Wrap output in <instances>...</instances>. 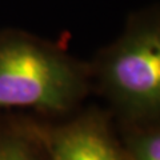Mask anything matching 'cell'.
Here are the masks:
<instances>
[{
    "mask_svg": "<svg viewBox=\"0 0 160 160\" xmlns=\"http://www.w3.org/2000/svg\"><path fill=\"white\" fill-rule=\"evenodd\" d=\"M28 129L43 146L48 160H127L109 113L96 108L62 126Z\"/></svg>",
    "mask_w": 160,
    "mask_h": 160,
    "instance_id": "obj_3",
    "label": "cell"
},
{
    "mask_svg": "<svg viewBox=\"0 0 160 160\" xmlns=\"http://www.w3.org/2000/svg\"><path fill=\"white\" fill-rule=\"evenodd\" d=\"M91 75L124 127L159 122L160 4L128 18L91 64Z\"/></svg>",
    "mask_w": 160,
    "mask_h": 160,
    "instance_id": "obj_1",
    "label": "cell"
},
{
    "mask_svg": "<svg viewBox=\"0 0 160 160\" xmlns=\"http://www.w3.org/2000/svg\"><path fill=\"white\" fill-rule=\"evenodd\" d=\"M91 66L27 35L0 40V108L66 113L91 88Z\"/></svg>",
    "mask_w": 160,
    "mask_h": 160,
    "instance_id": "obj_2",
    "label": "cell"
},
{
    "mask_svg": "<svg viewBox=\"0 0 160 160\" xmlns=\"http://www.w3.org/2000/svg\"><path fill=\"white\" fill-rule=\"evenodd\" d=\"M0 160H48V156L36 136L27 129L0 135Z\"/></svg>",
    "mask_w": 160,
    "mask_h": 160,
    "instance_id": "obj_5",
    "label": "cell"
},
{
    "mask_svg": "<svg viewBox=\"0 0 160 160\" xmlns=\"http://www.w3.org/2000/svg\"><path fill=\"white\" fill-rule=\"evenodd\" d=\"M120 143L127 160H160V120L126 126Z\"/></svg>",
    "mask_w": 160,
    "mask_h": 160,
    "instance_id": "obj_4",
    "label": "cell"
}]
</instances>
